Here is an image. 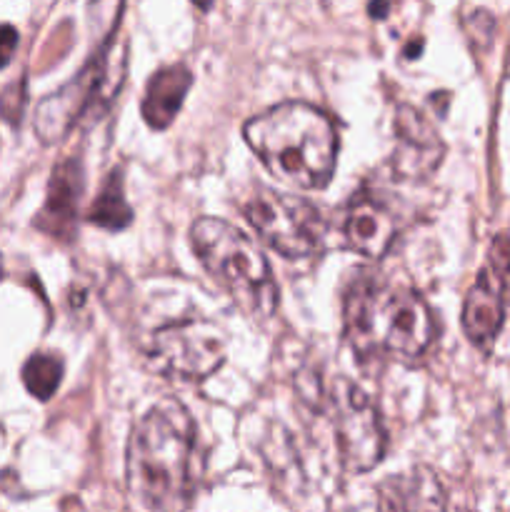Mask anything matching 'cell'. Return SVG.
<instances>
[{"mask_svg": "<svg viewBox=\"0 0 510 512\" xmlns=\"http://www.w3.org/2000/svg\"><path fill=\"white\" fill-rule=\"evenodd\" d=\"M128 485L150 512H188L198 490V430L178 400L153 405L128 443Z\"/></svg>", "mask_w": 510, "mask_h": 512, "instance_id": "6da1fadb", "label": "cell"}, {"mask_svg": "<svg viewBox=\"0 0 510 512\" xmlns=\"http://www.w3.org/2000/svg\"><path fill=\"white\" fill-rule=\"evenodd\" d=\"M348 343L360 355H388L415 363L435 343V320L428 303L415 290L388 288L378 278L360 273L343 298Z\"/></svg>", "mask_w": 510, "mask_h": 512, "instance_id": "7a4b0ae2", "label": "cell"}, {"mask_svg": "<svg viewBox=\"0 0 510 512\" xmlns=\"http://www.w3.org/2000/svg\"><path fill=\"white\" fill-rule=\"evenodd\" d=\"M245 140L265 168L283 183L320 190L338 163V135L323 110L308 103H280L245 123Z\"/></svg>", "mask_w": 510, "mask_h": 512, "instance_id": "3957f363", "label": "cell"}, {"mask_svg": "<svg viewBox=\"0 0 510 512\" xmlns=\"http://www.w3.org/2000/svg\"><path fill=\"white\" fill-rule=\"evenodd\" d=\"M190 240L203 268L228 290L248 315L268 318L278 308V285L258 245L220 218H200L190 228Z\"/></svg>", "mask_w": 510, "mask_h": 512, "instance_id": "277c9868", "label": "cell"}, {"mask_svg": "<svg viewBox=\"0 0 510 512\" xmlns=\"http://www.w3.org/2000/svg\"><path fill=\"white\" fill-rule=\"evenodd\" d=\"M125 80V45L118 43V25L105 35L88 63L73 80L43 98L35 108V133L45 145L70 135L78 123L98 120L118 95Z\"/></svg>", "mask_w": 510, "mask_h": 512, "instance_id": "5b68a950", "label": "cell"}, {"mask_svg": "<svg viewBox=\"0 0 510 512\" xmlns=\"http://www.w3.org/2000/svg\"><path fill=\"white\" fill-rule=\"evenodd\" d=\"M243 213L255 233L283 258H310L323 248V218L305 198L258 188L243 203Z\"/></svg>", "mask_w": 510, "mask_h": 512, "instance_id": "8992f818", "label": "cell"}, {"mask_svg": "<svg viewBox=\"0 0 510 512\" xmlns=\"http://www.w3.org/2000/svg\"><path fill=\"white\" fill-rule=\"evenodd\" d=\"M225 363V333L208 320H180L150 335L148 365L178 383H200Z\"/></svg>", "mask_w": 510, "mask_h": 512, "instance_id": "52a82bcc", "label": "cell"}, {"mask_svg": "<svg viewBox=\"0 0 510 512\" xmlns=\"http://www.w3.org/2000/svg\"><path fill=\"white\" fill-rule=\"evenodd\" d=\"M330 403H333L335 445L345 470L368 473L385 455V428L378 408L358 385L345 378L335 380Z\"/></svg>", "mask_w": 510, "mask_h": 512, "instance_id": "ba28073f", "label": "cell"}, {"mask_svg": "<svg viewBox=\"0 0 510 512\" xmlns=\"http://www.w3.org/2000/svg\"><path fill=\"white\" fill-rule=\"evenodd\" d=\"M395 135H398V145H395L390 163H393V173L398 178H425L438 168L445 148L425 115L408 105H400L398 115H395Z\"/></svg>", "mask_w": 510, "mask_h": 512, "instance_id": "9c48e42d", "label": "cell"}, {"mask_svg": "<svg viewBox=\"0 0 510 512\" xmlns=\"http://www.w3.org/2000/svg\"><path fill=\"white\" fill-rule=\"evenodd\" d=\"M80 195H83V165L75 158L60 160L50 175L48 198L35 218V228L48 233L50 238H73Z\"/></svg>", "mask_w": 510, "mask_h": 512, "instance_id": "30bf717a", "label": "cell"}, {"mask_svg": "<svg viewBox=\"0 0 510 512\" xmlns=\"http://www.w3.org/2000/svg\"><path fill=\"white\" fill-rule=\"evenodd\" d=\"M395 215L373 195H358L350 200L343 218L345 243L358 255L378 260L388 253L395 240Z\"/></svg>", "mask_w": 510, "mask_h": 512, "instance_id": "8fae6325", "label": "cell"}, {"mask_svg": "<svg viewBox=\"0 0 510 512\" xmlns=\"http://www.w3.org/2000/svg\"><path fill=\"white\" fill-rule=\"evenodd\" d=\"M505 320V293L488 268L480 270L478 280L468 290L463 303V330L478 348H490Z\"/></svg>", "mask_w": 510, "mask_h": 512, "instance_id": "7c38bea8", "label": "cell"}, {"mask_svg": "<svg viewBox=\"0 0 510 512\" xmlns=\"http://www.w3.org/2000/svg\"><path fill=\"white\" fill-rule=\"evenodd\" d=\"M193 85V73L188 65H165L153 78L148 80V88L143 95V118L150 128L165 130L178 115L185 95Z\"/></svg>", "mask_w": 510, "mask_h": 512, "instance_id": "4fadbf2b", "label": "cell"}, {"mask_svg": "<svg viewBox=\"0 0 510 512\" xmlns=\"http://www.w3.org/2000/svg\"><path fill=\"white\" fill-rule=\"evenodd\" d=\"M88 220L93 225H98V228L113 230V233L125 230L130 223H133V208H130L128 200H125L123 175L113 170V173L105 178L98 198H95V203L90 205Z\"/></svg>", "mask_w": 510, "mask_h": 512, "instance_id": "5bb4252c", "label": "cell"}, {"mask_svg": "<svg viewBox=\"0 0 510 512\" xmlns=\"http://www.w3.org/2000/svg\"><path fill=\"white\" fill-rule=\"evenodd\" d=\"M63 380V360L53 353L30 355L23 365V383L28 393L38 400H50Z\"/></svg>", "mask_w": 510, "mask_h": 512, "instance_id": "9a60e30c", "label": "cell"}, {"mask_svg": "<svg viewBox=\"0 0 510 512\" xmlns=\"http://www.w3.org/2000/svg\"><path fill=\"white\" fill-rule=\"evenodd\" d=\"M488 270L495 275L503 293H510V230H503L490 243V263Z\"/></svg>", "mask_w": 510, "mask_h": 512, "instance_id": "2e32d148", "label": "cell"}, {"mask_svg": "<svg viewBox=\"0 0 510 512\" xmlns=\"http://www.w3.org/2000/svg\"><path fill=\"white\" fill-rule=\"evenodd\" d=\"M25 100H28V95H25V80H18V83L8 85V88L3 90V95H0V110H3V118L8 120V123H20V115H23L25 110Z\"/></svg>", "mask_w": 510, "mask_h": 512, "instance_id": "e0dca14e", "label": "cell"}, {"mask_svg": "<svg viewBox=\"0 0 510 512\" xmlns=\"http://www.w3.org/2000/svg\"><path fill=\"white\" fill-rule=\"evenodd\" d=\"M18 40V30L13 25H0V68H5L13 60Z\"/></svg>", "mask_w": 510, "mask_h": 512, "instance_id": "ac0fdd59", "label": "cell"}, {"mask_svg": "<svg viewBox=\"0 0 510 512\" xmlns=\"http://www.w3.org/2000/svg\"><path fill=\"white\" fill-rule=\"evenodd\" d=\"M193 3L198 5L200 10H210V8H213V3H215V0H193Z\"/></svg>", "mask_w": 510, "mask_h": 512, "instance_id": "d6986e66", "label": "cell"}, {"mask_svg": "<svg viewBox=\"0 0 510 512\" xmlns=\"http://www.w3.org/2000/svg\"><path fill=\"white\" fill-rule=\"evenodd\" d=\"M353 512H380V508H378V505H375V508H373V505H370V508H358V510H353Z\"/></svg>", "mask_w": 510, "mask_h": 512, "instance_id": "ffe728a7", "label": "cell"}]
</instances>
